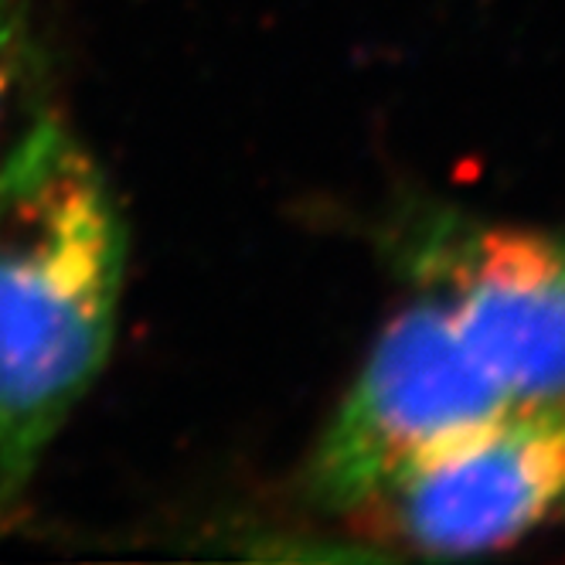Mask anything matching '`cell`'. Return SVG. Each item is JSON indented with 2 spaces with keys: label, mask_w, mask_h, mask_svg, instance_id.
Here are the masks:
<instances>
[{
  "label": "cell",
  "mask_w": 565,
  "mask_h": 565,
  "mask_svg": "<svg viewBox=\"0 0 565 565\" xmlns=\"http://www.w3.org/2000/svg\"><path fill=\"white\" fill-rule=\"evenodd\" d=\"M511 406L467 348L433 290L398 307L379 331L310 460V494L334 511H365L385 483Z\"/></svg>",
  "instance_id": "7a4b0ae2"
},
{
  "label": "cell",
  "mask_w": 565,
  "mask_h": 565,
  "mask_svg": "<svg viewBox=\"0 0 565 565\" xmlns=\"http://www.w3.org/2000/svg\"><path fill=\"white\" fill-rule=\"evenodd\" d=\"M369 511L423 555H480L565 524V402H511L395 473Z\"/></svg>",
  "instance_id": "277c9868"
},
{
  "label": "cell",
  "mask_w": 565,
  "mask_h": 565,
  "mask_svg": "<svg viewBox=\"0 0 565 565\" xmlns=\"http://www.w3.org/2000/svg\"><path fill=\"white\" fill-rule=\"evenodd\" d=\"M21 49H24V24L14 8V0H0V106H4L18 65H21Z\"/></svg>",
  "instance_id": "5b68a950"
},
{
  "label": "cell",
  "mask_w": 565,
  "mask_h": 565,
  "mask_svg": "<svg viewBox=\"0 0 565 565\" xmlns=\"http://www.w3.org/2000/svg\"><path fill=\"white\" fill-rule=\"evenodd\" d=\"M127 228L96 157L45 116L0 160V514L99 379Z\"/></svg>",
  "instance_id": "6da1fadb"
},
{
  "label": "cell",
  "mask_w": 565,
  "mask_h": 565,
  "mask_svg": "<svg viewBox=\"0 0 565 565\" xmlns=\"http://www.w3.org/2000/svg\"><path fill=\"white\" fill-rule=\"evenodd\" d=\"M402 266L511 402H565V235L439 212L406 235Z\"/></svg>",
  "instance_id": "3957f363"
}]
</instances>
